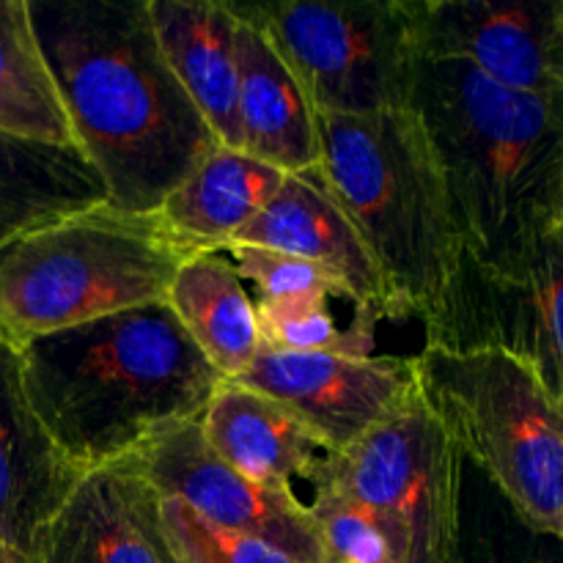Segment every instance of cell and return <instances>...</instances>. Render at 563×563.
<instances>
[{"instance_id":"1","label":"cell","mask_w":563,"mask_h":563,"mask_svg":"<svg viewBox=\"0 0 563 563\" xmlns=\"http://www.w3.org/2000/svg\"><path fill=\"white\" fill-rule=\"evenodd\" d=\"M71 135L110 207L154 214L218 148L159 49L146 0H27Z\"/></svg>"},{"instance_id":"2","label":"cell","mask_w":563,"mask_h":563,"mask_svg":"<svg viewBox=\"0 0 563 563\" xmlns=\"http://www.w3.org/2000/svg\"><path fill=\"white\" fill-rule=\"evenodd\" d=\"M467 267L511 275L563 214V99L511 91L462 60L421 58L412 88Z\"/></svg>"},{"instance_id":"3","label":"cell","mask_w":563,"mask_h":563,"mask_svg":"<svg viewBox=\"0 0 563 563\" xmlns=\"http://www.w3.org/2000/svg\"><path fill=\"white\" fill-rule=\"evenodd\" d=\"M20 361L33 410L82 473L198 421L225 383L165 302L44 335Z\"/></svg>"},{"instance_id":"4","label":"cell","mask_w":563,"mask_h":563,"mask_svg":"<svg viewBox=\"0 0 563 563\" xmlns=\"http://www.w3.org/2000/svg\"><path fill=\"white\" fill-rule=\"evenodd\" d=\"M330 190L372 251L396 319H421L427 344L454 317L465 242L443 168L412 108L374 115H319Z\"/></svg>"},{"instance_id":"5","label":"cell","mask_w":563,"mask_h":563,"mask_svg":"<svg viewBox=\"0 0 563 563\" xmlns=\"http://www.w3.org/2000/svg\"><path fill=\"white\" fill-rule=\"evenodd\" d=\"M192 256L157 214L108 201L44 223L0 251V341H31L132 308L165 302Z\"/></svg>"},{"instance_id":"6","label":"cell","mask_w":563,"mask_h":563,"mask_svg":"<svg viewBox=\"0 0 563 563\" xmlns=\"http://www.w3.org/2000/svg\"><path fill=\"white\" fill-rule=\"evenodd\" d=\"M412 366L456 451L528 528L563 548V407L539 374L500 346L427 344Z\"/></svg>"},{"instance_id":"7","label":"cell","mask_w":563,"mask_h":563,"mask_svg":"<svg viewBox=\"0 0 563 563\" xmlns=\"http://www.w3.org/2000/svg\"><path fill=\"white\" fill-rule=\"evenodd\" d=\"M258 22L319 115H374L412 104L421 38L418 0L234 3Z\"/></svg>"},{"instance_id":"8","label":"cell","mask_w":563,"mask_h":563,"mask_svg":"<svg viewBox=\"0 0 563 563\" xmlns=\"http://www.w3.org/2000/svg\"><path fill=\"white\" fill-rule=\"evenodd\" d=\"M308 484L366 509L399 563H456L462 454L421 394L346 449L324 454Z\"/></svg>"},{"instance_id":"9","label":"cell","mask_w":563,"mask_h":563,"mask_svg":"<svg viewBox=\"0 0 563 563\" xmlns=\"http://www.w3.org/2000/svg\"><path fill=\"white\" fill-rule=\"evenodd\" d=\"M130 460L159 498L181 500L212 526L258 539L297 563H330L308 504L295 493L258 487L225 465L209 449L198 421L163 429Z\"/></svg>"},{"instance_id":"10","label":"cell","mask_w":563,"mask_h":563,"mask_svg":"<svg viewBox=\"0 0 563 563\" xmlns=\"http://www.w3.org/2000/svg\"><path fill=\"white\" fill-rule=\"evenodd\" d=\"M234 383L295 412L328 449H346L418 394L412 357L302 355L262 346Z\"/></svg>"},{"instance_id":"11","label":"cell","mask_w":563,"mask_h":563,"mask_svg":"<svg viewBox=\"0 0 563 563\" xmlns=\"http://www.w3.org/2000/svg\"><path fill=\"white\" fill-rule=\"evenodd\" d=\"M445 346H500L522 357L563 407V229H550L511 275L465 264Z\"/></svg>"},{"instance_id":"12","label":"cell","mask_w":563,"mask_h":563,"mask_svg":"<svg viewBox=\"0 0 563 563\" xmlns=\"http://www.w3.org/2000/svg\"><path fill=\"white\" fill-rule=\"evenodd\" d=\"M421 58L462 60L511 91L561 97L559 0H418Z\"/></svg>"},{"instance_id":"13","label":"cell","mask_w":563,"mask_h":563,"mask_svg":"<svg viewBox=\"0 0 563 563\" xmlns=\"http://www.w3.org/2000/svg\"><path fill=\"white\" fill-rule=\"evenodd\" d=\"M231 245L267 247L317 264L339 280L346 302H352V313L377 322L396 319L388 284L319 165L286 174L278 192Z\"/></svg>"},{"instance_id":"14","label":"cell","mask_w":563,"mask_h":563,"mask_svg":"<svg viewBox=\"0 0 563 563\" xmlns=\"http://www.w3.org/2000/svg\"><path fill=\"white\" fill-rule=\"evenodd\" d=\"M31 563H176L159 493L130 456L86 471L38 533Z\"/></svg>"},{"instance_id":"15","label":"cell","mask_w":563,"mask_h":563,"mask_svg":"<svg viewBox=\"0 0 563 563\" xmlns=\"http://www.w3.org/2000/svg\"><path fill=\"white\" fill-rule=\"evenodd\" d=\"M80 476L33 410L20 352L0 341V539L31 559Z\"/></svg>"},{"instance_id":"16","label":"cell","mask_w":563,"mask_h":563,"mask_svg":"<svg viewBox=\"0 0 563 563\" xmlns=\"http://www.w3.org/2000/svg\"><path fill=\"white\" fill-rule=\"evenodd\" d=\"M159 49L220 146L242 148L240 11L218 0H146Z\"/></svg>"},{"instance_id":"17","label":"cell","mask_w":563,"mask_h":563,"mask_svg":"<svg viewBox=\"0 0 563 563\" xmlns=\"http://www.w3.org/2000/svg\"><path fill=\"white\" fill-rule=\"evenodd\" d=\"M236 55L242 152L284 174L317 168L322 163L319 113L267 31L247 16L240 22Z\"/></svg>"},{"instance_id":"18","label":"cell","mask_w":563,"mask_h":563,"mask_svg":"<svg viewBox=\"0 0 563 563\" xmlns=\"http://www.w3.org/2000/svg\"><path fill=\"white\" fill-rule=\"evenodd\" d=\"M198 423L209 449L225 465L275 493H295V478L311 482L328 454L295 412L234 379L214 390Z\"/></svg>"},{"instance_id":"19","label":"cell","mask_w":563,"mask_h":563,"mask_svg":"<svg viewBox=\"0 0 563 563\" xmlns=\"http://www.w3.org/2000/svg\"><path fill=\"white\" fill-rule=\"evenodd\" d=\"M284 170L242 148L218 146L168 192L154 214L190 253L225 251L284 185Z\"/></svg>"},{"instance_id":"20","label":"cell","mask_w":563,"mask_h":563,"mask_svg":"<svg viewBox=\"0 0 563 563\" xmlns=\"http://www.w3.org/2000/svg\"><path fill=\"white\" fill-rule=\"evenodd\" d=\"M165 306L223 379H240L262 350L256 300L223 251L192 253L176 269Z\"/></svg>"},{"instance_id":"21","label":"cell","mask_w":563,"mask_h":563,"mask_svg":"<svg viewBox=\"0 0 563 563\" xmlns=\"http://www.w3.org/2000/svg\"><path fill=\"white\" fill-rule=\"evenodd\" d=\"M108 201L80 148L0 132V251L44 223Z\"/></svg>"},{"instance_id":"22","label":"cell","mask_w":563,"mask_h":563,"mask_svg":"<svg viewBox=\"0 0 563 563\" xmlns=\"http://www.w3.org/2000/svg\"><path fill=\"white\" fill-rule=\"evenodd\" d=\"M0 132L77 148L27 0H0Z\"/></svg>"},{"instance_id":"23","label":"cell","mask_w":563,"mask_h":563,"mask_svg":"<svg viewBox=\"0 0 563 563\" xmlns=\"http://www.w3.org/2000/svg\"><path fill=\"white\" fill-rule=\"evenodd\" d=\"M256 322L262 346L302 355H374L377 319L352 313L341 328L330 311V297L264 300L256 297Z\"/></svg>"},{"instance_id":"24","label":"cell","mask_w":563,"mask_h":563,"mask_svg":"<svg viewBox=\"0 0 563 563\" xmlns=\"http://www.w3.org/2000/svg\"><path fill=\"white\" fill-rule=\"evenodd\" d=\"M159 520L176 563H297L258 539L212 526L176 498H159Z\"/></svg>"},{"instance_id":"25","label":"cell","mask_w":563,"mask_h":563,"mask_svg":"<svg viewBox=\"0 0 563 563\" xmlns=\"http://www.w3.org/2000/svg\"><path fill=\"white\" fill-rule=\"evenodd\" d=\"M308 515L330 563H399L383 526L344 495L313 487Z\"/></svg>"},{"instance_id":"26","label":"cell","mask_w":563,"mask_h":563,"mask_svg":"<svg viewBox=\"0 0 563 563\" xmlns=\"http://www.w3.org/2000/svg\"><path fill=\"white\" fill-rule=\"evenodd\" d=\"M225 253L234 262L242 280L256 286L264 300H295V297H339L346 300L344 289L333 275L297 256L267 251L256 245H229Z\"/></svg>"},{"instance_id":"27","label":"cell","mask_w":563,"mask_h":563,"mask_svg":"<svg viewBox=\"0 0 563 563\" xmlns=\"http://www.w3.org/2000/svg\"><path fill=\"white\" fill-rule=\"evenodd\" d=\"M0 563H31L27 555H22L20 550H14L11 544H5L3 539H0Z\"/></svg>"},{"instance_id":"28","label":"cell","mask_w":563,"mask_h":563,"mask_svg":"<svg viewBox=\"0 0 563 563\" xmlns=\"http://www.w3.org/2000/svg\"><path fill=\"white\" fill-rule=\"evenodd\" d=\"M559 22H561V91H563V0H559Z\"/></svg>"},{"instance_id":"29","label":"cell","mask_w":563,"mask_h":563,"mask_svg":"<svg viewBox=\"0 0 563 563\" xmlns=\"http://www.w3.org/2000/svg\"><path fill=\"white\" fill-rule=\"evenodd\" d=\"M528 563H555V561H548V559H537V561H528Z\"/></svg>"},{"instance_id":"30","label":"cell","mask_w":563,"mask_h":563,"mask_svg":"<svg viewBox=\"0 0 563 563\" xmlns=\"http://www.w3.org/2000/svg\"><path fill=\"white\" fill-rule=\"evenodd\" d=\"M559 225H561V229H563V214H561V223H559Z\"/></svg>"}]
</instances>
